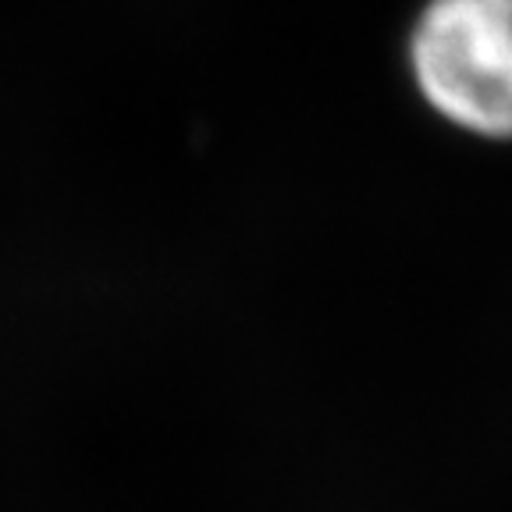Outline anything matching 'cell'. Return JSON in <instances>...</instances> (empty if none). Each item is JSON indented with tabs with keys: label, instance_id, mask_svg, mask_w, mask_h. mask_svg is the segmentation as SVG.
<instances>
[{
	"label": "cell",
	"instance_id": "obj_1",
	"mask_svg": "<svg viewBox=\"0 0 512 512\" xmlns=\"http://www.w3.org/2000/svg\"><path fill=\"white\" fill-rule=\"evenodd\" d=\"M409 68L434 114L470 136L512 139V0H427Z\"/></svg>",
	"mask_w": 512,
	"mask_h": 512
}]
</instances>
